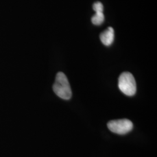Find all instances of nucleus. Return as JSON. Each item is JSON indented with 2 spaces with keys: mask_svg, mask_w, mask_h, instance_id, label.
<instances>
[{
  "mask_svg": "<svg viewBox=\"0 0 157 157\" xmlns=\"http://www.w3.org/2000/svg\"><path fill=\"white\" fill-rule=\"evenodd\" d=\"M53 90L57 96L63 100H68L72 97V90L67 77L63 72L56 74Z\"/></svg>",
  "mask_w": 157,
  "mask_h": 157,
  "instance_id": "1",
  "label": "nucleus"
},
{
  "mask_svg": "<svg viewBox=\"0 0 157 157\" xmlns=\"http://www.w3.org/2000/svg\"><path fill=\"white\" fill-rule=\"evenodd\" d=\"M118 87L124 94L133 96L136 92V83L133 75L125 72L121 73L118 80Z\"/></svg>",
  "mask_w": 157,
  "mask_h": 157,
  "instance_id": "2",
  "label": "nucleus"
},
{
  "mask_svg": "<svg viewBox=\"0 0 157 157\" xmlns=\"http://www.w3.org/2000/svg\"><path fill=\"white\" fill-rule=\"evenodd\" d=\"M108 128L112 132L118 135H126L133 128V123L127 119H118L109 121L107 124Z\"/></svg>",
  "mask_w": 157,
  "mask_h": 157,
  "instance_id": "3",
  "label": "nucleus"
},
{
  "mask_svg": "<svg viewBox=\"0 0 157 157\" xmlns=\"http://www.w3.org/2000/svg\"><path fill=\"white\" fill-rule=\"evenodd\" d=\"M102 43L105 46L111 45L114 40V30L112 27H109L100 35Z\"/></svg>",
  "mask_w": 157,
  "mask_h": 157,
  "instance_id": "4",
  "label": "nucleus"
},
{
  "mask_svg": "<svg viewBox=\"0 0 157 157\" xmlns=\"http://www.w3.org/2000/svg\"><path fill=\"white\" fill-rule=\"evenodd\" d=\"M105 19L103 12H97L91 17V22L93 25L96 26L101 25Z\"/></svg>",
  "mask_w": 157,
  "mask_h": 157,
  "instance_id": "5",
  "label": "nucleus"
},
{
  "mask_svg": "<svg viewBox=\"0 0 157 157\" xmlns=\"http://www.w3.org/2000/svg\"><path fill=\"white\" fill-rule=\"evenodd\" d=\"M93 9L95 12H103V11H104V6H103L101 2L97 1V2H95V3H94V4L93 6Z\"/></svg>",
  "mask_w": 157,
  "mask_h": 157,
  "instance_id": "6",
  "label": "nucleus"
}]
</instances>
